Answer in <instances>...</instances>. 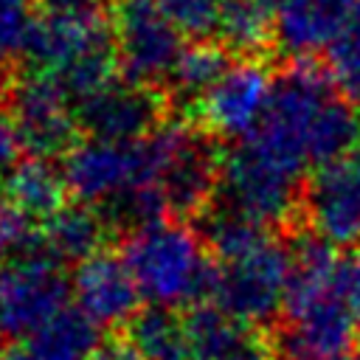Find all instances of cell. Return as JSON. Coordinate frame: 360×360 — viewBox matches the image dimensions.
Segmentation results:
<instances>
[{"mask_svg":"<svg viewBox=\"0 0 360 360\" xmlns=\"http://www.w3.org/2000/svg\"><path fill=\"white\" fill-rule=\"evenodd\" d=\"M37 360H90L98 352V326L82 309H62L28 338Z\"/></svg>","mask_w":360,"mask_h":360,"instance_id":"obj_18","label":"cell"},{"mask_svg":"<svg viewBox=\"0 0 360 360\" xmlns=\"http://www.w3.org/2000/svg\"><path fill=\"white\" fill-rule=\"evenodd\" d=\"M68 278L53 256H20L0 267V335L31 338L65 309Z\"/></svg>","mask_w":360,"mask_h":360,"instance_id":"obj_9","label":"cell"},{"mask_svg":"<svg viewBox=\"0 0 360 360\" xmlns=\"http://www.w3.org/2000/svg\"><path fill=\"white\" fill-rule=\"evenodd\" d=\"M70 93L45 73L22 76L11 90V121L20 141L37 158L59 155L73 146L79 112L70 104Z\"/></svg>","mask_w":360,"mask_h":360,"instance_id":"obj_10","label":"cell"},{"mask_svg":"<svg viewBox=\"0 0 360 360\" xmlns=\"http://www.w3.org/2000/svg\"><path fill=\"white\" fill-rule=\"evenodd\" d=\"M112 39L124 76L146 87L172 79L186 48L180 28L158 0H124L112 20Z\"/></svg>","mask_w":360,"mask_h":360,"instance_id":"obj_6","label":"cell"},{"mask_svg":"<svg viewBox=\"0 0 360 360\" xmlns=\"http://www.w3.org/2000/svg\"><path fill=\"white\" fill-rule=\"evenodd\" d=\"M301 172L290 169L256 141L242 138L219 163V186L231 211L270 228L295 211Z\"/></svg>","mask_w":360,"mask_h":360,"instance_id":"obj_4","label":"cell"},{"mask_svg":"<svg viewBox=\"0 0 360 360\" xmlns=\"http://www.w3.org/2000/svg\"><path fill=\"white\" fill-rule=\"evenodd\" d=\"M208 360H276V357H273L270 343L253 329L242 343H236L233 349H228L217 357H208Z\"/></svg>","mask_w":360,"mask_h":360,"instance_id":"obj_28","label":"cell"},{"mask_svg":"<svg viewBox=\"0 0 360 360\" xmlns=\"http://www.w3.org/2000/svg\"><path fill=\"white\" fill-rule=\"evenodd\" d=\"M90 360H141L135 354L132 346H124V343H110V346H101Z\"/></svg>","mask_w":360,"mask_h":360,"instance_id":"obj_29","label":"cell"},{"mask_svg":"<svg viewBox=\"0 0 360 360\" xmlns=\"http://www.w3.org/2000/svg\"><path fill=\"white\" fill-rule=\"evenodd\" d=\"M160 98L146 84L129 79L110 82L93 96L79 101V124L90 129L93 138L132 143L158 129Z\"/></svg>","mask_w":360,"mask_h":360,"instance_id":"obj_12","label":"cell"},{"mask_svg":"<svg viewBox=\"0 0 360 360\" xmlns=\"http://www.w3.org/2000/svg\"><path fill=\"white\" fill-rule=\"evenodd\" d=\"M0 360H37V357L22 349H8V352H0Z\"/></svg>","mask_w":360,"mask_h":360,"instance_id":"obj_30","label":"cell"},{"mask_svg":"<svg viewBox=\"0 0 360 360\" xmlns=\"http://www.w3.org/2000/svg\"><path fill=\"white\" fill-rule=\"evenodd\" d=\"M326 68L332 84L349 101H360V0L354 3L338 39L326 48Z\"/></svg>","mask_w":360,"mask_h":360,"instance_id":"obj_21","label":"cell"},{"mask_svg":"<svg viewBox=\"0 0 360 360\" xmlns=\"http://www.w3.org/2000/svg\"><path fill=\"white\" fill-rule=\"evenodd\" d=\"M307 217L315 236L329 245L360 242V146L318 169L307 191Z\"/></svg>","mask_w":360,"mask_h":360,"instance_id":"obj_11","label":"cell"},{"mask_svg":"<svg viewBox=\"0 0 360 360\" xmlns=\"http://www.w3.org/2000/svg\"><path fill=\"white\" fill-rule=\"evenodd\" d=\"M37 242H39L37 219H31L8 200H0V256L3 259L28 256Z\"/></svg>","mask_w":360,"mask_h":360,"instance_id":"obj_25","label":"cell"},{"mask_svg":"<svg viewBox=\"0 0 360 360\" xmlns=\"http://www.w3.org/2000/svg\"><path fill=\"white\" fill-rule=\"evenodd\" d=\"M357 0H273V39L292 56L326 51Z\"/></svg>","mask_w":360,"mask_h":360,"instance_id":"obj_14","label":"cell"},{"mask_svg":"<svg viewBox=\"0 0 360 360\" xmlns=\"http://www.w3.org/2000/svg\"><path fill=\"white\" fill-rule=\"evenodd\" d=\"M166 17L180 28L183 37L205 39L217 34L219 20V0H158Z\"/></svg>","mask_w":360,"mask_h":360,"instance_id":"obj_24","label":"cell"},{"mask_svg":"<svg viewBox=\"0 0 360 360\" xmlns=\"http://www.w3.org/2000/svg\"><path fill=\"white\" fill-rule=\"evenodd\" d=\"M276 82L278 79L270 68L253 56L228 62L222 76L200 98H194V112L208 132L242 141L253 135L267 115Z\"/></svg>","mask_w":360,"mask_h":360,"instance_id":"obj_8","label":"cell"},{"mask_svg":"<svg viewBox=\"0 0 360 360\" xmlns=\"http://www.w3.org/2000/svg\"><path fill=\"white\" fill-rule=\"evenodd\" d=\"M107 225L98 211L90 205H62L42 231L48 256L62 262H84L101 250Z\"/></svg>","mask_w":360,"mask_h":360,"instance_id":"obj_17","label":"cell"},{"mask_svg":"<svg viewBox=\"0 0 360 360\" xmlns=\"http://www.w3.org/2000/svg\"><path fill=\"white\" fill-rule=\"evenodd\" d=\"M20 149H22L20 132H17L14 121H11V115L0 110V183L20 163Z\"/></svg>","mask_w":360,"mask_h":360,"instance_id":"obj_27","label":"cell"},{"mask_svg":"<svg viewBox=\"0 0 360 360\" xmlns=\"http://www.w3.org/2000/svg\"><path fill=\"white\" fill-rule=\"evenodd\" d=\"M62 177L68 191L84 205H112L124 194L155 186V160L149 141H104L90 138L65 152Z\"/></svg>","mask_w":360,"mask_h":360,"instance_id":"obj_5","label":"cell"},{"mask_svg":"<svg viewBox=\"0 0 360 360\" xmlns=\"http://www.w3.org/2000/svg\"><path fill=\"white\" fill-rule=\"evenodd\" d=\"M155 160V186L166 194L172 214H194L219 180L211 146L186 124H163L146 135Z\"/></svg>","mask_w":360,"mask_h":360,"instance_id":"obj_7","label":"cell"},{"mask_svg":"<svg viewBox=\"0 0 360 360\" xmlns=\"http://www.w3.org/2000/svg\"><path fill=\"white\" fill-rule=\"evenodd\" d=\"M357 318L343 298L318 304L287 318L284 352L290 360H329L352 352L357 338Z\"/></svg>","mask_w":360,"mask_h":360,"instance_id":"obj_15","label":"cell"},{"mask_svg":"<svg viewBox=\"0 0 360 360\" xmlns=\"http://www.w3.org/2000/svg\"><path fill=\"white\" fill-rule=\"evenodd\" d=\"M217 34L236 53H259L273 37V8L264 0H219Z\"/></svg>","mask_w":360,"mask_h":360,"instance_id":"obj_20","label":"cell"},{"mask_svg":"<svg viewBox=\"0 0 360 360\" xmlns=\"http://www.w3.org/2000/svg\"><path fill=\"white\" fill-rule=\"evenodd\" d=\"M214 250L211 304L256 326L284 309L292 253L259 222L225 208L205 225Z\"/></svg>","mask_w":360,"mask_h":360,"instance_id":"obj_1","label":"cell"},{"mask_svg":"<svg viewBox=\"0 0 360 360\" xmlns=\"http://www.w3.org/2000/svg\"><path fill=\"white\" fill-rule=\"evenodd\" d=\"M329 360H360V354H354V352H346V354H338V357H329Z\"/></svg>","mask_w":360,"mask_h":360,"instance_id":"obj_31","label":"cell"},{"mask_svg":"<svg viewBox=\"0 0 360 360\" xmlns=\"http://www.w3.org/2000/svg\"><path fill=\"white\" fill-rule=\"evenodd\" d=\"M25 56L79 101L115 82V39L101 6L39 8Z\"/></svg>","mask_w":360,"mask_h":360,"instance_id":"obj_2","label":"cell"},{"mask_svg":"<svg viewBox=\"0 0 360 360\" xmlns=\"http://www.w3.org/2000/svg\"><path fill=\"white\" fill-rule=\"evenodd\" d=\"M68 186L45 158L20 160L3 180V200L25 211L31 219H51L62 208Z\"/></svg>","mask_w":360,"mask_h":360,"instance_id":"obj_16","label":"cell"},{"mask_svg":"<svg viewBox=\"0 0 360 360\" xmlns=\"http://www.w3.org/2000/svg\"><path fill=\"white\" fill-rule=\"evenodd\" d=\"M228 68V56L222 53L219 45H211L205 39L183 48L177 65H174V73H172V84L177 93H186L191 98H200L219 76L222 70Z\"/></svg>","mask_w":360,"mask_h":360,"instance_id":"obj_22","label":"cell"},{"mask_svg":"<svg viewBox=\"0 0 360 360\" xmlns=\"http://www.w3.org/2000/svg\"><path fill=\"white\" fill-rule=\"evenodd\" d=\"M340 295L360 323V248L340 259Z\"/></svg>","mask_w":360,"mask_h":360,"instance_id":"obj_26","label":"cell"},{"mask_svg":"<svg viewBox=\"0 0 360 360\" xmlns=\"http://www.w3.org/2000/svg\"><path fill=\"white\" fill-rule=\"evenodd\" d=\"M39 14V0H0V62L25 51Z\"/></svg>","mask_w":360,"mask_h":360,"instance_id":"obj_23","label":"cell"},{"mask_svg":"<svg viewBox=\"0 0 360 360\" xmlns=\"http://www.w3.org/2000/svg\"><path fill=\"white\" fill-rule=\"evenodd\" d=\"M129 346L141 360H191L186 318L163 307H152L132 318Z\"/></svg>","mask_w":360,"mask_h":360,"instance_id":"obj_19","label":"cell"},{"mask_svg":"<svg viewBox=\"0 0 360 360\" xmlns=\"http://www.w3.org/2000/svg\"><path fill=\"white\" fill-rule=\"evenodd\" d=\"M124 262L138 292L152 307L172 309L186 301L211 298L214 262L205 259L197 233L174 219L132 228L124 245Z\"/></svg>","mask_w":360,"mask_h":360,"instance_id":"obj_3","label":"cell"},{"mask_svg":"<svg viewBox=\"0 0 360 360\" xmlns=\"http://www.w3.org/2000/svg\"><path fill=\"white\" fill-rule=\"evenodd\" d=\"M70 292L76 298V309H82L98 329L129 323L141 304L138 284L124 256L104 250L79 262L70 278Z\"/></svg>","mask_w":360,"mask_h":360,"instance_id":"obj_13","label":"cell"}]
</instances>
